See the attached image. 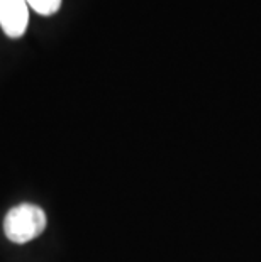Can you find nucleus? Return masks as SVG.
Listing matches in <instances>:
<instances>
[{"label": "nucleus", "instance_id": "f257e3e1", "mask_svg": "<svg viewBox=\"0 0 261 262\" xmlns=\"http://www.w3.org/2000/svg\"><path fill=\"white\" fill-rule=\"evenodd\" d=\"M46 228V213L36 205L14 206L4 220V232L10 242L27 244L41 235Z\"/></svg>", "mask_w": 261, "mask_h": 262}, {"label": "nucleus", "instance_id": "f03ea898", "mask_svg": "<svg viewBox=\"0 0 261 262\" xmlns=\"http://www.w3.org/2000/svg\"><path fill=\"white\" fill-rule=\"evenodd\" d=\"M29 26V5L26 0H0V27L9 37H21Z\"/></svg>", "mask_w": 261, "mask_h": 262}, {"label": "nucleus", "instance_id": "7ed1b4c3", "mask_svg": "<svg viewBox=\"0 0 261 262\" xmlns=\"http://www.w3.org/2000/svg\"><path fill=\"white\" fill-rule=\"evenodd\" d=\"M27 5L41 15H53L61 7V0H26Z\"/></svg>", "mask_w": 261, "mask_h": 262}]
</instances>
